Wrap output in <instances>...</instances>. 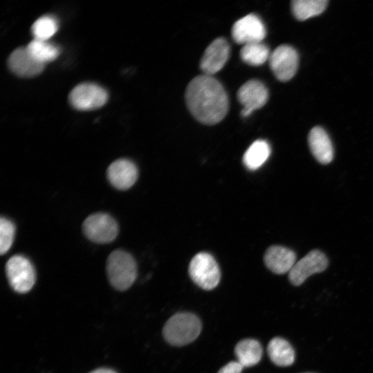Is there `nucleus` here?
Listing matches in <instances>:
<instances>
[{
    "label": "nucleus",
    "mask_w": 373,
    "mask_h": 373,
    "mask_svg": "<svg viewBox=\"0 0 373 373\" xmlns=\"http://www.w3.org/2000/svg\"><path fill=\"white\" fill-rule=\"evenodd\" d=\"M186 106L200 122L213 125L222 121L229 108L227 94L219 81L212 76L194 77L185 91Z\"/></svg>",
    "instance_id": "obj_1"
},
{
    "label": "nucleus",
    "mask_w": 373,
    "mask_h": 373,
    "mask_svg": "<svg viewBox=\"0 0 373 373\" xmlns=\"http://www.w3.org/2000/svg\"><path fill=\"white\" fill-rule=\"evenodd\" d=\"M201 329V322L195 315L180 312L166 321L163 328V336L171 345L183 346L193 341Z\"/></svg>",
    "instance_id": "obj_2"
},
{
    "label": "nucleus",
    "mask_w": 373,
    "mask_h": 373,
    "mask_svg": "<svg viewBox=\"0 0 373 373\" xmlns=\"http://www.w3.org/2000/svg\"><path fill=\"white\" fill-rule=\"evenodd\" d=\"M137 264L128 252L117 249L106 260V273L111 285L119 291L128 289L137 277Z\"/></svg>",
    "instance_id": "obj_3"
},
{
    "label": "nucleus",
    "mask_w": 373,
    "mask_h": 373,
    "mask_svg": "<svg viewBox=\"0 0 373 373\" xmlns=\"http://www.w3.org/2000/svg\"><path fill=\"white\" fill-rule=\"evenodd\" d=\"M189 274L192 280L205 290L214 289L220 280V271L214 258L206 252L197 254L191 259Z\"/></svg>",
    "instance_id": "obj_4"
},
{
    "label": "nucleus",
    "mask_w": 373,
    "mask_h": 373,
    "mask_svg": "<svg viewBox=\"0 0 373 373\" xmlns=\"http://www.w3.org/2000/svg\"><path fill=\"white\" fill-rule=\"evenodd\" d=\"M6 272L11 287L18 293H26L33 287L36 274L33 265L21 255L12 256L6 262Z\"/></svg>",
    "instance_id": "obj_5"
},
{
    "label": "nucleus",
    "mask_w": 373,
    "mask_h": 373,
    "mask_svg": "<svg viewBox=\"0 0 373 373\" xmlns=\"http://www.w3.org/2000/svg\"><path fill=\"white\" fill-rule=\"evenodd\" d=\"M82 229L90 240L98 244L113 241L118 233L116 221L104 213H95L88 216L84 221Z\"/></svg>",
    "instance_id": "obj_6"
},
{
    "label": "nucleus",
    "mask_w": 373,
    "mask_h": 373,
    "mask_svg": "<svg viewBox=\"0 0 373 373\" xmlns=\"http://www.w3.org/2000/svg\"><path fill=\"white\" fill-rule=\"evenodd\" d=\"M108 99V93L100 86L93 83H82L69 94L70 104L78 110H91L101 107Z\"/></svg>",
    "instance_id": "obj_7"
},
{
    "label": "nucleus",
    "mask_w": 373,
    "mask_h": 373,
    "mask_svg": "<svg viewBox=\"0 0 373 373\" xmlns=\"http://www.w3.org/2000/svg\"><path fill=\"white\" fill-rule=\"evenodd\" d=\"M269 61L275 77L281 82H287L296 73L298 57L294 48L288 45H281L271 52Z\"/></svg>",
    "instance_id": "obj_8"
},
{
    "label": "nucleus",
    "mask_w": 373,
    "mask_h": 373,
    "mask_svg": "<svg viewBox=\"0 0 373 373\" xmlns=\"http://www.w3.org/2000/svg\"><path fill=\"white\" fill-rule=\"evenodd\" d=\"M328 265L326 256L319 250H312L294 264L289 271L291 284L300 285L311 275L323 271Z\"/></svg>",
    "instance_id": "obj_9"
},
{
    "label": "nucleus",
    "mask_w": 373,
    "mask_h": 373,
    "mask_svg": "<svg viewBox=\"0 0 373 373\" xmlns=\"http://www.w3.org/2000/svg\"><path fill=\"white\" fill-rule=\"evenodd\" d=\"M231 36L236 43L242 45L262 42L266 36V29L257 15L249 14L234 23Z\"/></svg>",
    "instance_id": "obj_10"
},
{
    "label": "nucleus",
    "mask_w": 373,
    "mask_h": 373,
    "mask_svg": "<svg viewBox=\"0 0 373 373\" xmlns=\"http://www.w3.org/2000/svg\"><path fill=\"white\" fill-rule=\"evenodd\" d=\"M237 97L243 106L241 115L246 117L249 116L254 111L262 107L266 104L268 99V90L261 82L251 79L240 87Z\"/></svg>",
    "instance_id": "obj_11"
},
{
    "label": "nucleus",
    "mask_w": 373,
    "mask_h": 373,
    "mask_svg": "<svg viewBox=\"0 0 373 373\" xmlns=\"http://www.w3.org/2000/svg\"><path fill=\"white\" fill-rule=\"evenodd\" d=\"M230 54V46L222 37L213 40L206 48L200 63L204 75L212 76L220 71L227 63Z\"/></svg>",
    "instance_id": "obj_12"
},
{
    "label": "nucleus",
    "mask_w": 373,
    "mask_h": 373,
    "mask_svg": "<svg viewBox=\"0 0 373 373\" xmlns=\"http://www.w3.org/2000/svg\"><path fill=\"white\" fill-rule=\"evenodd\" d=\"M106 175L108 181L115 188L126 190L137 181L138 170L132 161L119 159L109 165Z\"/></svg>",
    "instance_id": "obj_13"
},
{
    "label": "nucleus",
    "mask_w": 373,
    "mask_h": 373,
    "mask_svg": "<svg viewBox=\"0 0 373 373\" xmlns=\"http://www.w3.org/2000/svg\"><path fill=\"white\" fill-rule=\"evenodd\" d=\"M8 64L14 73L23 77L35 76L44 68V64L35 59L26 47L15 49L10 55Z\"/></svg>",
    "instance_id": "obj_14"
},
{
    "label": "nucleus",
    "mask_w": 373,
    "mask_h": 373,
    "mask_svg": "<svg viewBox=\"0 0 373 373\" xmlns=\"http://www.w3.org/2000/svg\"><path fill=\"white\" fill-rule=\"evenodd\" d=\"M296 256L289 248L274 245L265 251L264 262L267 267L277 274L289 272L295 264Z\"/></svg>",
    "instance_id": "obj_15"
},
{
    "label": "nucleus",
    "mask_w": 373,
    "mask_h": 373,
    "mask_svg": "<svg viewBox=\"0 0 373 373\" xmlns=\"http://www.w3.org/2000/svg\"><path fill=\"white\" fill-rule=\"evenodd\" d=\"M308 143L312 155L318 162L327 164L332 160L333 146L323 128L319 126L314 127L309 133Z\"/></svg>",
    "instance_id": "obj_16"
},
{
    "label": "nucleus",
    "mask_w": 373,
    "mask_h": 373,
    "mask_svg": "<svg viewBox=\"0 0 373 373\" xmlns=\"http://www.w3.org/2000/svg\"><path fill=\"white\" fill-rule=\"evenodd\" d=\"M267 354L270 360L276 365L286 367L291 365L295 360V352L284 338L275 337L267 345Z\"/></svg>",
    "instance_id": "obj_17"
},
{
    "label": "nucleus",
    "mask_w": 373,
    "mask_h": 373,
    "mask_svg": "<svg viewBox=\"0 0 373 373\" xmlns=\"http://www.w3.org/2000/svg\"><path fill=\"white\" fill-rule=\"evenodd\" d=\"M235 354L237 361L243 367H251L260 361L262 347L258 341L247 338L237 343L235 347Z\"/></svg>",
    "instance_id": "obj_18"
},
{
    "label": "nucleus",
    "mask_w": 373,
    "mask_h": 373,
    "mask_svg": "<svg viewBox=\"0 0 373 373\" xmlns=\"http://www.w3.org/2000/svg\"><path fill=\"white\" fill-rule=\"evenodd\" d=\"M271 153L268 142L263 140L254 142L243 155V163L249 170L260 168L267 160Z\"/></svg>",
    "instance_id": "obj_19"
},
{
    "label": "nucleus",
    "mask_w": 373,
    "mask_h": 373,
    "mask_svg": "<svg viewBox=\"0 0 373 373\" xmlns=\"http://www.w3.org/2000/svg\"><path fill=\"white\" fill-rule=\"evenodd\" d=\"M325 0H294L291 10L295 17L303 21L322 13L327 7Z\"/></svg>",
    "instance_id": "obj_20"
},
{
    "label": "nucleus",
    "mask_w": 373,
    "mask_h": 373,
    "mask_svg": "<svg viewBox=\"0 0 373 373\" xmlns=\"http://www.w3.org/2000/svg\"><path fill=\"white\" fill-rule=\"evenodd\" d=\"M26 48L35 59L44 64L53 61L59 55V48L48 40L34 39Z\"/></svg>",
    "instance_id": "obj_21"
},
{
    "label": "nucleus",
    "mask_w": 373,
    "mask_h": 373,
    "mask_svg": "<svg viewBox=\"0 0 373 373\" xmlns=\"http://www.w3.org/2000/svg\"><path fill=\"white\" fill-rule=\"evenodd\" d=\"M268 47L262 42L243 45L240 50V57L246 64L258 66L263 64L269 58Z\"/></svg>",
    "instance_id": "obj_22"
},
{
    "label": "nucleus",
    "mask_w": 373,
    "mask_h": 373,
    "mask_svg": "<svg viewBox=\"0 0 373 373\" xmlns=\"http://www.w3.org/2000/svg\"><path fill=\"white\" fill-rule=\"evenodd\" d=\"M58 29V21L55 17L44 15L38 18L32 26V32L35 39L48 40Z\"/></svg>",
    "instance_id": "obj_23"
},
{
    "label": "nucleus",
    "mask_w": 373,
    "mask_h": 373,
    "mask_svg": "<svg viewBox=\"0 0 373 373\" xmlns=\"http://www.w3.org/2000/svg\"><path fill=\"white\" fill-rule=\"evenodd\" d=\"M15 233V227L12 221L1 218L0 220V253L6 254L11 247Z\"/></svg>",
    "instance_id": "obj_24"
},
{
    "label": "nucleus",
    "mask_w": 373,
    "mask_h": 373,
    "mask_svg": "<svg viewBox=\"0 0 373 373\" xmlns=\"http://www.w3.org/2000/svg\"><path fill=\"white\" fill-rule=\"evenodd\" d=\"M243 367L238 361H231L224 365L218 373H241Z\"/></svg>",
    "instance_id": "obj_25"
},
{
    "label": "nucleus",
    "mask_w": 373,
    "mask_h": 373,
    "mask_svg": "<svg viewBox=\"0 0 373 373\" xmlns=\"http://www.w3.org/2000/svg\"><path fill=\"white\" fill-rule=\"evenodd\" d=\"M90 373H117L115 371L108 368H98Z\"/></svg>",
    "instance_id": "obj_26"
}]
</instances>
